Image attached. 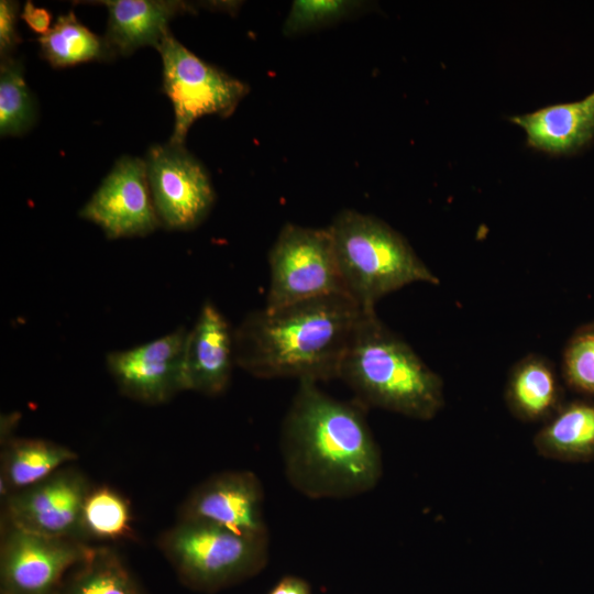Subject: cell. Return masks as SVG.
Wrapping results in <instances>:
<instances>
[{
    "mask_svg": "<svg viewBox=\"0 0 594 594\" xmlns=\"http://www.w3.org/2000/svg\"><path fill=\"white\" fill-rule=\"evenodd\" d=\"M90 487L79 470L66 465L45 480L6 496V527L78 539L80 510Z\"/></svg>",
    "mask_w": 594,
    "mask_h": 594,
    "instance_id": "7c38bea8",
    "label": "cell"
},
{
    "mask_svg": "<svg viewBox=\"0 0 594 594\" xmlns=\"http://www.w3.org/2000/svg\"><path fill=\"white\" fill-rule=\"evenodd\" d=\"M37 41L42 57L54 68L91 61H110L116 57L105 37L92 33L72 11L61 14L54 25Z\"/></svg>",
    "mask_w": 594,
    "mask_h": 594,
    "instance_id": "ffe728a7",
    "label": "cell"
},
{
    "mask_svg": "<svg viewBox=\"0 0 594 594\" xmlns=\"http://www.w3.org/2000/svg\"><path fill=\"white\" fill-rule=\"evenodd\" d=\"M534 446L543 458L563 462L594 460V403L573 400L535 435Z\"/></svg>",
    "mask_w": 594,
    "mask_h": 594,
    "instance_id": "ac0fdd59",
    "label": "cell"
},
{
    "mask_svg": "<svg viewBox=\"0 0 594 594\" xmlns=\"http://www.w3.org/2000/svg\"><path fill=\"white\" fill-rule=\"evenodd\" d=\"M130 502L114 488L90 487L80 510L78 539L87 542L118 541L133 537Z\"/></svg>",
    "mask_w": 594,
    "mask_h": 594,
    "instance_id": "44dd1931",
    "label": "cell"
},
{
    "mask_svg": "<svg viewBox=\"0 0 594 594\" xmlns=\"http://www.w3.org/2000/svg\"><path fill=\"white\" fill-rule=\"evenodd\" d=\"M79 216L97 224L108 239L145 237L160 226L147 179L146 163L122 156Z\"/></svg>",
    "mask_w": 594,
    "mask_h": 594,
    "instance_id": "30bf717a",
    "label": "cell"
},
{
    "mask_svg": "<svg viewBox=\"0 0 594 594\" xmlns=\"http://www.w3.org/2000/svg\"><path fill=\"white\" fill-rule=\"evenodd\" d=\"M338 378L364 408L375 407L418 420H430L444 406L443 382L414 349L377 317L359 321Z\"/></svg>",
    "mask_w": 594,
    "mask_h": 594,
    "instance_id": "3957f363",
    "label": "cell"
},
{
    "mask_svg": "<svg viewBox=\"0 0 594 594\" xmlns=\"http://www.w3.org/2000/svg\"><path fill=\"white\" fill-rule=\"evenodd\" d=\"M19 2L10 0L0 1V55L1 58L11 57V53L21 42L18 34L16 22Z\"/></svg>",
    "mask_w": 594,
    "mask_h": 594,
    "instance_id": "484cf974",
    "label": "cell"
},
{
    "mask_svg": "<svg viewBox=\"0 0 594 594\" xmlns=\"http://www.w3.org/2000/svg\"><path fill=\"white\" fill-rule=\"evenodd\" d=\"M21 19L35 33L44 35L51 28L52 15L43 8H36L32 1H26L20 14Z\"/></svg>",
    "mask_w": 594,
    "mask_h": 594,
    "instance_id": "4316f807",
    "label": "cell"
},
{
    "mask_svg": "<svg viewBox=\"0 0 594 594\" xmlns=\"http://www.w3.org/2000/svg\"><path fill=\"white\" fill-rule=\"evenodd\" d=\"M365 409L328 395L318 383L299 382L279 439L285 475L296 491L342 499L377 485L383 460Z\"/></svg>",
    "mask_w": 594,
    "mask_h": 594,
    "instance_id": "6da1fadb",
    "label": "cell"
},
{
    "mask_svg": "<svg viewBox=\"0 0 594 594\" xmlns=\"http://www.w3.org/2000/svg\"><path fill=\"white\" fill-rule=\"evenodd\" d=\"M35 118V103L26 86L22 64L12 57L1 58V136H18L25 133L33 125Z\"/></svg>",
    "mask_w": 594,
    "mask_h": 594,
    "instance_id": "603a6c76",
    "label": "cell"
},
{
    "mask_svg": "<svg viewBox=\"0 0 594 594\" xmlns=\"http://www.w3.org/2000/svg\"><path fill=\"white\" fill-rule=\"evenodd\" d=\"M509 119L525 131L530 147L554 155L572 153L594 138V91Z\"/></svg>",
    "mask_w": 594,
    "mask_h": 594,
    "instance_id": "2e32d148",
    "label": "cell"
},
{
    "mask_svg": "<svg viewBox=\"0 0 594 594\" xmlns=\"http://www.w3.org/2000/svg\"><path fill=\"white\" fill-rule=\"evenodd\" d=\"M153 204L161 226L188 231L208 216L215 191L202 165L185 146L154 144L146 157Z\"/></svg>",
    "mask_w": 594,
    "mask_h": 594,
    "instance_id": "9c48e42d",
    "label": "cell"
},
{
    "mask_svg": "<svg viewBox=\"0 0 594 594\" xmlns=\"http://www.w3.org/2000/svg\"><path fill=\"white\" fill-rule=\"evenodd\" d=\"M76 459L75 451L50 440L10 439L1 457V494L6 497L30 487Z\"/></svg>",
    "mask_w": 594,
    "mask_h": 594,
    "instance_id": "d6986e66",
    "label": "cell"
},
{
    "mask_svg": "<svg viewBox=\"0 0 594 594\" xmlns=\"http://www.w3.org/2000/svg\"><path fill=\"white\" fill-rule=\"evenodd\" d=\"M233 331L218 308L207 301L188 331L185 346V386L207 396L222 394L231 378Z\"/></svg>",
    "mask_w": 594,
    "mask_h": 594,
    "instance_id": "5bb4252c",
    "label": "cell"
},
{
    "mask_svg": "<svg viewBox=\"0 0 594 594\" xmlns=\"http://www.w3.org/2000/svg\"><path fill=\"white\" fill-rule=\"evenodd\" d=\"M163 63V89L175 114L169 143L184 146L193 123L206 114L229 117L249 92V86L206 63L172 33L157 50Z\"/></svg>",
    "mask_w": 594,
    "mask_h": 594,
    "instance_id": "52a82bcc",
    "label": "cell"
},
{
    "mask_svg": "<svg viewBox=\"0 0 594 594\" xmlns=\"http://www.w3.org/2000/svg\"><path fill=\"white\" fill-rule=\"evenodd\" d=\"M58 594H142L119 554L92 547L65 579Z\"/></svg>",
    "mask_w": 594,
    "mask_h": 594,
    "instance_id": "7402d4cb",
    "label": "cell"
},
{
    "mask_svg": "<svg viewBox=\"0 0 594 594\" xmlns=\"http://www.w3.org/2000/svg\"><path fill=\"white\" fill-rule=\"evenodd\" d=\"M178 520L212 525L250 537H267L264 490L255 473L231 470L197 485L180 505Z\"/></svg>",
    "mask_w": 594,
    "mask_h": 594,
    "instance_id": "8fae6325",
    "label": "cell"
},
{
    "mask_svg": "<svg viewBox=\"0 0 594 594\" xmlns=\"http://www.w3.org/2000/svg\"><path fill=\"white\" fill-rule=\"evenodd\" d=\"M504 399L518 420L544 424L564 404L554 365L536 353L517 361L508 373Z\"/></svg>",
    "mask_w": 594,
    "mask_h": 594,
    "instance_id": "e0dca14e",
    "label": "cell"
},
{
    "mask_svg": "<svg viewBox=\"0 0 594 594\" xmlns=\"http://www.w3.org/2000/svg\"><path fill=\"white\" fill-rule=\"evenodd\" d=\"M363 310L349 296L329 295L249 314L233 331L235 365L260 378H338Z\"/></svg>",
    "mask_w": 594,
    "mask_h": 594,
    "instance_id": "7a4b0ae2",
    "label": "cell"
},
{
    "mask_svg": "<svg viewBox=\"0 0 594 594\" xmlns=\"http://www.w3.org/2000/svg\"><path fill=\"white\" fill-rule=\"evenodd\" d=\"M187 334L182 327L142 345L109 353L107 366L120 392L134 400L158 405L186 391Z\"/></svg>",
    "mask_w": 594,
    "mask_h": 594,
    "instance_id": "4fadbf2b",
    "label": "cell"
},
{
    "mask_svg": "<svg viewBox=\"0 0 594 594\" xmlns=\"http://www.w3.org/2000/svg\"><path fill=\"white\" fill-rule=\"evenodd\" d=\"M268 265L266 308L346 295L328 228L285 224L270 250Z\"/></svg>",
    "mask_w": 594,
    "mask_h": 594,
    "instance_id": "8992f818",
    "label": "cell"
},
{
    "mask_svg": "<svg viewBox=\"0 0 594 594\" xmlns=\"http://www.w3.org/2000/svg\"><path fill=\"white\" fill-rule=\"evenodd\" d=\"M109 19L105 40L113 52L129 56L142 46L158 50L169 32L168 22L193 10V4L179 0H102Z\"/></svg>",
    "mask_w": 594,
    "mask_h": 594,
    "instance_id": "9a60e30c",
    "label": "cell"
},
{
    "mask_svg": "<svg viewBox=\"0 0 594 594\" xmlns=\"http://www.w3.org/2000/svg\"><path fill=\"white\" fill-rule=\"evenodd\" d=\"M364 6L348 0H296L293 2L283 32L297 35L338 22Z\"/></svg>",
    "mask_w": 594,
    "mask_h": 594,
    "instance_id": "cb8c5ba5",
    "label": "cell"
},
{
    "mask_svg": "<svg viewBox=\"0 0 594 594\" xmlns=\"http://www.w3.org/2000/svg\"><path fill=\"white\" fill-rule=\"evenodd\" d=\"M328 230L345 294L365 311L406 285L440 283L407 240L375 217L345 209Z\"/></svg>",
    "mask_w": 594,
    "mask_h": 594,
    "instance_id": "277c9868",
    "label": "cell"
},
{
    "mask_svg": "<svg viewBox=\"0 0 594 594\" xmlns=\"http://www.w3.org/2000/svg\"><path fill=\"white\" fill-rule=\"evenodd\" d=\"M91 549L75 538L6 527L0 549L1 594H58L69 572Z\"/></svg>",
    "mask_w": 594,
    "mask_h": 594,
    "instance_id": "ba28073f",
    "label": "cell"
},
{
    "mask_svg": "<svg viewBox=\"0 0 594 594\" xmlns=\"http://www.w3.org/2000/svg\"><path fill=\"white\" fill-rule=\"evenodd\" d=\"M268 594H311L309 584L298 576L283 578Z\"/></svg>",
    "mask_w": 594,
    "mask_h": 594,
    "instance_id": "83f0119b",
    "label": "cell"
},
{
    "mask_svg": "<svg viewBox=\"0 0 594 594\" xmlns=\"http://www.w3.org/2000/svg\"><path fill=\"white\" fill-rule=\"evenodd\" d=\"M158 547L183 583L210 593L261 572L268 560L270 536L177 520L160 536Z\"/></svg>",
    "mask_w": 594,
    "mask_h": 594,
    "instance_id": "5b68a950",
    "label": "cell"
},
{
    "mask_svg": "<svg viewBox=\"0 0 594 594\" xmlns=\"http://www.w3.org/2000/svg\"><path fill=\"white\" fill-rule=\"evenodd\" d=\"M562 372L571 388L594 396V323L581 327L568 341Z\"/></svg>",
    "mask_w": 594,
    "mask_h": 594,
    "instance_id": "d4e9b609",
    "label": "cell"
}]
</instances>
